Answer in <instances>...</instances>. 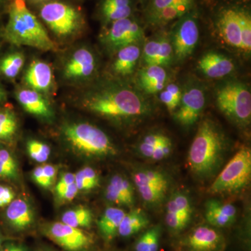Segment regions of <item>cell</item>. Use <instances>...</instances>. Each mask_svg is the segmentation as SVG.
<instances>
[{
    "mask_svg": "<svg viewBox=\"0 0 251 251\" xmlns=\"http://www.w3.org/2000/svg\"><path fill=\"white\" fill-rule=\"evenodd\" d=\"M77 90L75 101L79 107L115 123L127 125L140 121L152 110L146 97L127 80L99 77Z\"/></svg>",
    "mask_w": 251,
    "mask_h": 251,
    "instance_id": "cell-1",
    "label": "cell"
},
{
    "mask_svg": "<svg viewBox=\"0 0 251 251\" xmlns=\"http://www.w3.org/2000/svg\"><path fill=\"white\" fill-rule=\"evenodd\" d=\"M150 221L148 216L140 209H133L126 213L118 229V235L129 237L138 233L148 226Z\"/></svg>",
    "mask_w": 251,
    "mask_h": 251,
    "instance_id": "cell-30",
    "label": "cell"
},
{
    "mask_svg": "<svg viewBox=\"0 0 251 251\" xmlns=\"http://www.w3.org/2000/svg\"><path fill=\"white\" fill-rule=\"evenodd\" d=\"M175 0H148L145 6L146 21L171 4Z\"/></svg>",
    "mask_w": 251,
    "mask_h": 251,
    "instance_id": "cell-40",
    "label": "cell"
},
{
    "mask_svg": "<svg viewBox=\"0 0 251 251\" xmlns=\"http://www.w3.org/2000/svg\"><path fill=\"white\" fill-rule=\"evenodd\" d=\"M175 62H182L194 52L200 37L197 14L193 10L176 20L169 33Z\"/></svg>",
    "mask_w": 251,
    "mask_h": 251,
    "instance_id": "cell-10",
    "label": "cell"
},
{
    "mask_svg": "<svg viewBox=\"0 0 251 251\" xmlns=\"http://www.w3.org/2000/svg\"><path fill=\"white\" fill-rule=\"evenodd\" d=\"M38 15L58 46L74 42L85 34L87 21L83 11L66 0H50L38 5Z\"/></svg>",
    "mask_w": 251,
    "mask_h": 251,
    "instance_id": "cell-4",
    "label": "cell"
},
{
    "mask_svg": "<svg viewBox=\"0 0 251 251\" xmlns=\"http://www.w3.org/2000/svg\"><path fill=\"white\" fill-rule=\"evenodd\" d=\"M7 100V93L4 87L0 83V105L4 104Z\"/></svg>",
    "mask_w": 251,
    "mask_h": 251,
    "instance_id": "cell-49",
    "label": "cell"
},
{
    "mask_svg": "<svg viewBox=\"0 0 251 251\" xmlns=\"http://www.w3.org/2000/svg\"><path fill=\"white\" fill-rule=\"evenodd\" d=\"M46 237L67 251H87L94 245L93 236L83 229L62 222L47 225L43 229Z\"/></svg>",
    "mask_w": 251,
    "mask_h": 251,
    "instance_id": "cell-12",
    "label": "cell"
},
{
    "mask_svg": "<svg viewBox=\"0 0 251 251\" xmlns=\"http://www.w3.org/2000/svg\"><path fill=\"white\" fill-rule=\"evenodd\" d=\"M142 49L141 44H131L112 54L108 76L127 80L134 74L137 64L141 59Z\"/></svg>",
    "mask_w": 251,
    "mask_h": 251,
    "instance_id": "cell-19",
    "label": "cell"
},
{
    "mask_svg": "<svg viewBox=\"0 0 251 251\" xmlns=\"http://www.w3.org/2000/svg\"><path fill=\"white\" fill-rule=\"evenodd\" d=\"M237 216V209L232 204L209 200L205 204V219L213 227H228L233 224Z\"/></svg>",
    "mask_w": 251,
    "mask_h": 251,
    "instance_id": "cell-25",
    "label": "cell"
},
{
    "mask_svg": "<svg viewBox=\"0 0 251 251\" xmlns=\"http://www.w3.org/2000/svg\"><path fill=\"white\" fill-rule=\"evenodd\" d=\"M75 183L79 191H90L98 186L99 174L94 168L85 167L75 175Z\"/></svg>",
    "mask_w": 251,
    "mask_h": 251,
    "instance_id": "cell-36",
    "label": "cell"
},
{
    "mask_svg": "<svg viewBox=\"0 0 251 251\" xmlns=\"http://www.w3.org/2000/svg\"><path fill=\"white\" fill-rule=\"evenodd\" d=\"M11 0H0V17L6 14Z\"/></svg>",
    "mask_w": 251,
    "mask_h": 251,
    "instance_id": "cell-47",
    "label": "cell"
},
{
    "mask_svg": "<svg viewBox=\"0 0 251 251\" xmlns=\"http://www.w3.org/2000/svg\"><path fill=\"white\" fill-rule=\"evenodd\" d=\"M75 183V175L72 173H67L62 175L55 186V192L57 195L62 192L63 190L69 187L70 185Z\"/></svg>",
    "mask_w": 251,
    "mask_h": 251,
    "instance_id": "cell-43",
    "label": "cell"
},
{
    "mask_svg": "<svg viewBox=\"0 0 251 251\" xmlns=\"http://www.w3.org/2000/svg\"><path fill=\"white\" fill-rule=\"evenodd\" d=\"M216 103L220 111L239 127L248 126L251 120V89L242 81H223L215 89Z\"/></svg>",
    "mask_w": 251,
    "mask_h": 251,
    "instance_id": "cell-7",
    "label": "cell"
},
{
    "mask_svg": "<svg viewBox=\"0 0 251 251\" xmlns=\"http://www.w3.org/2000/svg\"><path fill=\"white\" fill-rule=\"evenodd\" d=\"M168 136L161 133H151L145 135L140 141L138 149L142 156L151 158L153 150L164 141Z\"/></svg>",
    "mask_w": 251,
    "mask_h": 251,
    "instance_id": "cell-39",
    "label": "cell"
},
{
    "mask_svg": "<svg viewBox=\"0 0 251 251\" xmlns=\"http://www.w3.org/2000/svg\"><path fill=\"white\" fill-rule=\"evenodd\" d=\"M183 94V86L176 82H168L159 92L160 100L166 105L171 115L179 106Z\"/></svg>",
    "mask_w": 251,
    "mask_h": 251,
    "instance_id": "cell-33",
    "label": "cell"
},
{
    "mask_svg": "<svg viewBox=\"0 0 251 251\" xmlns=\"http://www.w3.org/2000/svg\"><path fill=\"white\" fill-rule=\"evenodd\" d=\"M196 0H175L171 4L147 21L155 27H162L175 22L193 9Z\"/></svg>",
    "mask_w": 251,
    "mask_h": 251,
    "instance_id": "cell-27",
    "label": "cell"
},
{
    "mask_svg": "<svg viewBox=\"0 0 251 251\" xmlns=\"http://www.w3.org/2000/svg\"><path fill=\"white\" fill-rule=\"evenodd\" d=\"M251 176V150L242 147L218 175L209 191L214 194L237 193L247 186Z\"/></svg>",
    "mask_w": 251,
    "mask_h": 251,
    "instance_id": "cell-8",
    "label": "cell"
},
{
    "mask_svg": "<svg viewBox=\"0 0 251 251\" xmlns=\"http://www.w3.org/2000/svg\"><path fill=\"white\" fill-rule=\"evenodd\" d=\"M206 90L197 80H191L183 86V94L177 109L173 114L175 121L183 126L196 124L206 104Z\"/></svg>",
    "mask_w": 251,
    "mask_h": 251,
    "instance_id": "cell-11",
    "label": "cell"
},
{
    "mask_svg": "<svg viewBox=\"0 0 251 251\" xmlns=\"http://www.w3.org/2000/svg\"><path fill=\"white\" fill-rule=\"evenodd\" d=\"M226 138L215 122L201 121L188 155V163L198 177H209L219 169L226 152Z\"/></svg>",
    "mask_w": 251,
    "mask_h": 251,
    "instance_id": "cell-3",
    "label": "cell"
},
{
    "mask_svg": "<svg viewBox=\"0 0 251 251\" xmlns=\"http://www.w3.org/2000/svg\"></svg>",
    "mask_w": 251,
    "mask_h": 251,
    "instance_id": "cell-54",
    "label": "cell"
},
{
    "mask_svg": "<svg viewBox=\"0 0 251 251\" xmlns=\"http://www.w3.org/2000/svg\"><path fill=\"white\" fill-rule=\"evenodd\" d=\"M138 1H139L140 3H142L143 4H145L147 3V1H148V0H138Z\"/></svg>",
    "mask_w": 251,
    "mask_h": 251,
    "instance_id": "cell-52",
    "label": "cell"
},
{
    "mask_svg": "<svg viewBox=\"0 0 251 251\" xmlns=\"http://www.w3.org/2000/svg\"><path fill=\"white\" fill-rule=\"evenodd\" d=\"M18 120L12 109L0 108V141H9L16 136Z\"/></svg>",
    "mask_w": 251,
    "mask_h": 251,
    "instance_id": "cell-32",
    "label": "cell"
},
{
    "mask_svg": "<svg viewBox=\"0 0 251 251\" xmlns=\"http://www.w3.org/2000/svg\"><path fill=\"white\" fill-rule=\"evenodd\" d=\"M15 199V193L9 186L0 185V208L8 206Z\"/></svg>",
    "mask_w": 251,
    "mask_h": 251,
    "instance_id": "cell-42",
    "label": "cell"
},
{
    "mask_svg": "<svg viewBox=\"0 0 251 251\" xmlns=\"http://www.w3.org/2000/svg\"><path fill=\"white\" fill-rule=\"evenodd\" d=\"M239 23L242 31L243 52L250 54L251 51V15L247 7L239 6Z\"/></svg>",
    "mask_w": 251,
    "mask_h": 251,
    "instance_id": "cell-35",
    "label": "cell"
},
{
    "mask_svg": "<svg viewBox=\"0 0 251 251\" xmlns=\"http://www.w3.org/2000/svg\"><path fill=\"white\" fill-rule=\"evenodd\" d=\"M32 178L36 184L39 185L41 187L44 188H49L50 187V184L49 181L46 179L44 171H43L42 166H39L36 168L32 172Z\"/></svg>",
    "mask_w": 251,
    "mask_h": 251,
    "instance_id": "cell-44",
    "label": "cell"
},
{
    "mask_svg": "<svg viewBox=\"0 0 251 251\" xmlns=\"http://www.w3.org/2000/svg\"><path fill=\"white\" fill-rule=\"evenodd\" d=\"M61 132L68 145L82 154L103 156L115 153V146L108 135L89 122H67L62 126Z\"/></svg>",
    "mask_w": 251,
    "mask_h": 251,
    "instance_id": "cell-6",
    "label": "cell"
},
{
    "mask_svg": "<svg viewBox=\"0 0 251 251\" xmlns=\"http://www.w3.org/2000/svg\"><path fill=\"white\" fill-rule=\"evenodd\" d=\"M99 40L104 50L112 56L126 46L143 44L145 31L141 23L134 15L103 27Z\"/></svg>",
    "mask_w": 251,
    "mask_h": 251,
    "instance_id": "cell-9",
    "label": "cell"
},
{
    "mask_svg": "<svg viewBox=\"0 0 251 251\" xmlns=\"http://www.w3.org/2000/svg\"><path fill=\"white\" fill-rule=\"evenodd\" d=\"M5 251H27L24 246L20 244H10L6 248Z\"/></svg>",
    "mask_w": 251,
    "mask_h": 251,
    "instance_id": "cell-48",
    "label": "cell"
},
{
    "mask_svg": "<svg viewBox=\"0 0 251 251\" xmlns=\"http://www.w3.org/2000/svg\"><path fill=\"white\" fill-rule=\"evenodd\" d=\"M238 9L237 5L221 8L216 15L215 25L222 40L227 46L243 52L242 31Z\"/></svg>",
    "mask_w": 251,
    "mask_h": 251,
    "instance_id": "cell-16",
    "label": "cell"
},
{
    "mask_svg": "<svg viewBox=\"0 0 251 251\" xmlns=\"http://www.w3.org/2000/svg\"><path fill=\"white\" fill-rule=\"evenodd\" d=\"M141 59L145 66H171L175 56L169 35L163 33L146 41L142 49Z\"/></svg>",
    "mask_w": 251,
    "mask_h": 251,
    "instance_id": "cell-18",
    "label": "cell"
},
{
    "mask_svg": "<svg viewBox=\"0 0 251 251\" xmlns=\"http://www.w3.org/2000/svg\"><path fill=\"white\" fill-rule=\"evenodd\" d=\"M133 181L142 199L149 204L161 202L169 186L166 175L156 170L142 169L135 172Z\"/></svg>",
    "mask_w": 251,
    "mask_h": 251,
    "instance_id": "cell-13",
    "label": "cell"
},
{
    "mask_svg": "<svg viewBox=\"0 0 251 251\" xmlns=\"http://www.w3.org/2000/svg\"><path fill=\"white\" fill-rule=\"evenodd\" d=\"M15 98L25 111L43 121L52 122L54 118V112L49 98L23 85L16 87Z\"/></svg>",
    "mask_w": 251,
    "mask_h": 251,
    "instance_id": "cell-15",
    "label": "cell"
},
{
    "mask_svg": "<svg viewBox=\"0 0 251 251\" xmlns=\"http://www.w3.org/2000/svg\"><path fill=\"white\" fill-rule=\"evenodd\" d=\"M18 174V165L14 157L6 149H0V178L16 179Z\"/></svg>",
    "mask_w": 251,
    "mask_h": 251,
    "instance_id": "cell-37",
    "label": "cell"
},
{
    "mask_svg": "<svg viewBox=\"0 0 251 251\" xmlns=\"http://www.w3.org/2000/svg\"><path fill=\"white\" fill-rule=\"evenodd\" d=\"M136 0H100L97 16L103 27L119 20L134 16Z\"/></svg>",
    "mask_w": 251,
    "mask_h": 251,
    "instance_id": "cell-23",
    "label": "cell"
},
{
    "mask_svg": "<svg viewBox=\"0 0 251 251\" xmlns=\"http://www.w3.org/2000/svg\"><path fill=\"white\" fill-rule=\"evenodd\" d=\"M56 68L63 85L77 90L99 78L100 57L92 46L78 44L70 46L60 54Z\"/></svg>",
    "mask_w": 251,
    "mask_h": 251,
    "instance_id": "cell-5",
    "label": "cell"
},
{
    "mask_svg": "<svg viewBox=\"0 0 251 251\" xmlns=\"http://www.w3.org/2000/svg\"><path fill=\"white\" fill-rule=\"evenodd\" d=\"M125 214L123 209L116 207L107 208L104 211L99 220L98 227L105 242H112L118 234L119 227Z\"/></svg>",
    "mask_w": 251,
    "mask_h": 251,
    "instance_id": "cell-29",
    "label": "cell"
},
{
    "mask_svg": "<svg viewBox=\"0 0 251 251\" xmlns=\"http://www.w3.org/2000/svg\"><path fill=\"white\" fill-rule=\"evenodd\" d=\"M198 68L209 78L221 79L233 73L235 65L233 60L224 54L209 51L199 59Z\"/></svg>",
    "mask_w": 251,
    "mask_h": 251,
    "instance_id": "cell-22",
    "label": "cell"
},
{
    "mask_svg": "<svg viewBox=\"0 0 251 251\" xmlns=\"http://www.w3.org/2000/svg\"><path fill=\"white\" fill-rule=\"evenodd\" d=\"M27 151L31 159L38 163H44L50 156V148L47 144L36 139H30L27 143Z\"/></svg>",
    "mask_w": 251,
    "mask_h": 251,
    "instance_id": "cell-38",
    "label": "cell"
},
{
    "mask_svg": "<svg viewBox=\"0 0 251 251\" xmlns=\"http://www.w3.org/2000/svg\"><path fill=\"white\" fill-rule=\"evenodd\" d=\"M26 2L32 3V4L39 5L42 4V3L46 2V1H50V0H25Z\"/></svg>",
    "mask_w": 251,
    "mask_h": 251,
    "instance_id": "cell-51",
    "label": "cell"
},
{
    "mask_svg": "<svg viewBox=\"0 0 251 251\" xmlns=\"http://www.w3.org/2000/svg\"><path fill=\"white\" fill-rule=\"evenodd\" d=\"M79 190L77 188L75 183H74L72 185L63 190L62 192L58 193L57 195L59 199L62 200L63 201H72L74 198L76 197L77 193Z\"/></svg>",
    "mask_w": 251,
    "mask_h": 251,
    "instance_id": "cell-45",
    "label": "cell"
},
{
    "mask_svg": "<svg viewBox=\"0 0 251 251\" xmlns=\"http://www.w3.org/2000/svg\"><path fill=\"white\" fill-rule=\"evenodd\" d=\"M173 150V143L170 138H167L164 141L162 142L154 150H153L151 158L153 161H161L171 154Z\"/></svg>",
    "mask_w": 251,
    "mask_h": 251,
    "instance_id": "cell-41",
    "label": "cell"
},
{
    "mask_svg": "<svg viewBox=\"0 0 251 251\" xmlns=\"http://www.w3.org/2000/svg\"><path fill=\"white\" fill-rule=\"evenodd\" d=\"M1 242H2V237H1V233H0V245H1Z\"/></svg>",
    "mask_w": 251,
    "mask_h": 251,
    "instance_id": "cell-53",
    "label": "cell"
},
{
    "mask_svg": "<svg viewBox=\"0 0 251 251\" xmlns=\"http://www.w3.org/2000/svg\"><path fill=\"white\" fill-rule=\"evenodd\" d=\"M4 25L3 24L2 21H1V17H0V46H1L2 41L4 40Z\"/></svg>",
    "mask_w": 251,
    "mask_h": 251,
    "instance_id": "cell-50",
    "label": "cell"
},
{
    "mask_svg": "<svg viewBox=\"0 0 251 251\" xmlns=\"http://www.w3.org/2000/svg\"><path fill=\"white\" fill-rule=\"evenodd\" d=\"M63 224L77 228L90 227L93 222V214L87 208L80 206L69 209L62 216Z\"/></svg>",
    "mask_w": 251,
    "mask_h": 251,
    "instance_id": "cell-31",
    "label": "cell"
},
{
    "mask_svg": "<svg viewBox=\"0 0 251 251\" xmlns=\"http://www.w3.org/2000/svg\"><path fill=\"white\" fill-rule=\"evenodd\" d=\"M6 219L14 230L23 232L34 222V213L29 202L22 198L14 199L6 210Z\"/></svg>",
    "mask_w": 251,
    "mask_h": 251,
    "instance_id": "cell-24",
    "label": "cell"
},
{
    "mask_svg": "<svg viewBox=\"0 0 251 251\" xmlns=\"http://www.w3.org/2000/svg\"><path fill=\"white\" fill-rule=\"evenodd\" d=\"M188 251H223L226 240L223 234L207 226H198L182 239Z\"/></svg>",
    "mask_w": 251,
    "mask_h": 251,
    "instance_id": "cell-17",
    "label": "cell"
},
{
    "mask_svg": "<svg viewBox=\"0 0 251 251\" xmlns=\"http://www.w3.org/2000/svg\"><path fill=\"white\" fill-rule=\"evenodd\" d=\"M22 85L49 97L54 95L57 82L53 68L43 59H32L25 69Z\"/></svg>",
    "mask_w": 251,
    "mask_h": 251,
    "instance_id": "cell-14",
    "label": "cell"
},
{
    "mask_svg": "<svg viewBox=\"0 0 251 251\" xmlns=\"http://www.w3.org/2000/svg\"><path fill=\"white\" fill-rule=\"evenodd\" d=\"M42 168L46 179L49 181L50 186H52L54 184V181H55L57 169H56L55 167L49 164L44 165L42 166Z\"/></svg>",
    "mask_w": 251,
    "mask_h": 251,
    "instance_id": "cell-46",
    "label": "cell"
},
{
    "mask_svg": "<svg viewBox=\"0 0 251 251\" xmlns=\"http://www.w3.org/2000/svg\"><path fill=\"white\" fill-rule=\"evenodd\" d=\"M192 206L187 196L176 193L167 204L166 222L168 228L175 234L184 230L192 216Z\"/></svg>",
    "mask_w": 251,
    "mask_h": 251,
    "instance_id": "cell-20",
    "label": "cell"
},
{
    "mask_svg": "<svg viewBox=\"0 0 251 251\" xmlns=\"http://www.w3.org/2000/svg\"><path fill=\"white\" fill-rule=\"evenodd\" d=\"M6 14L4 40L16 47L27 46L39 50L56 51L58 45L45 26L28 8L25 0H11Z\"/></svg>",
    "mask_w": 251,
    "mask_h": 251,
    "instance_id": "cell-2",
    "label": "cell"
},
{
    "mask_svg": "<svg viewBox=\"0 0 251 251\" xmlns=\"http://www.w3.org/2000/svg\"><path fill=\"white\" fill-rule=\"evenodd\" d=\"M161 232L160 226H153L148 229L135 243V251H158Z\"/></svg>",
    "mask_w": 251,
    "mask_h": 251,
    "instance_id": "cell-34",
    "label": "cell"
},
{
    "mask_svg": "<svg viewBox=\"0 0 251 251\" xmlns=\"http://www.w3.org/2000/svg\"><path fill=\"white\" fill-rule=\"evenodd\" d=\"M166 68L160 66H145L135 75V87L146 95L159 93L169 82Z\"/></svg>",
    "mask_w": 251,
    "mask_h": 251,
    "instance_id": "cell-21",
    "label": "cell"
},
{
    "mask_svg": "<svg viewBox=\"0 0 251 251\" xmlns=\"http://www.w3.org/2000/svg\"><path fill=\"white\" fill-rule=\"evenodd\" d=\"M17 48L0 55V77L5 80H16L25 67V54Z\"/></svg>",
    "mask_w": 251,
    "mask_h": 251,
    "instance_id": "cell-28",
    "label": "cell"
},
{
    "mask_svg": "<svg viewBox=\"0 0 251 251\" xmlns=\"http://www.w3.org/2000/svg\"><path fill=\"white\" fill-rule=\"evenodd\" d=\"M109 202L118 205L131 206L134 202V189L129 181L122 175L112 176L105 189Z\"/></svg>",
    "mask_w": 251,
    "mask_h": 251,
    "instance_id": "cell-26",
    "label": "cell"
}]
</instances>
